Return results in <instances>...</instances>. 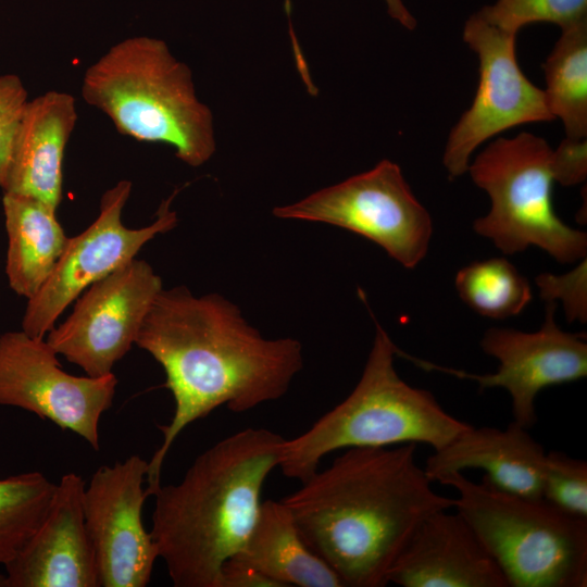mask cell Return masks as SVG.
<instances>
[{"label": "cell", "mask_w": 587, "mask_h": 587, "mask_svg": "<svg viewBox=\"0 0 587 587\" xmlns=\"http://www.w3.org/2000/svg\"><path fill=\"white\" fill-rule=\"evenodd\" d=\"M85 486L75 473L61 477L41 523L4 566L7 587H99L83 509Z\"/></svg>", "instance_id": "obj_15"}, {"label": "cell", "mask_w": 587, "mask_h": 587, "mask_svg": "<svg viewBox=\"0 0 587 587\" xmlns=\"http://www.w3.org/2000/svg\"><path fill=\"white\" fill-rule=\"evenodd\" d=\"M542 499L570 515L587 520V462L562 451L546 452Z\"/></svg>", "instance_id": "obj_25"}, {"label": "cell", "mask_w": 587, "mask_h": 587, "mask_svg": "<svg viewBox=\"0 0 587 587\" xmlns=\"http://www.w3.org/2000/svg\"><path fill=\"white\" fill-rule=\"evenodd\" d=\"M554 302H547L539 330L525 333L491 327L480 340L483 351L498 360L491 374H473L439 366L407 353L402 355L429 371L437 370L478 384L479 389L501 387L511 398L513 422L530 429L537 422L535 400L546 387L576 382L587 375V344L583 334L562 330L554 322Z\"/></svg>", "instance_id": "obj_13"}, {"label": "cell", "mask_w": 587, "mask_h": 587, "mask_svg": "<svg viewBox=\"0 0 587 587\" xmlns=\"http://www.w3.org/2000/svg\"><path fill=\"white\" fill-rule=\"evenodd\" d=\"M80 92L118 133L168 145L187 165L204 164L216 150L213 114L189 66L162 39L133 36L113 45L87 67Z\"/></svg>", "instance_id": "obj_4"}, {"label": "cell", "mask_w": 587, "mask_h": 587, "mask_svg": "<svg viewBox=\"0 0 587 587\" xmlns=\"http://www.w3.org/2000/svg\"><path fill=\"white\" fill-rule=\"evenodd\" d=\"M2 208L8 234L9 285L28 300L52 273L68 237L57 220V210L35 198L3 192Z\"/></svg>", "instance_id": "obj_20"}, {"label": "cell", "mask_w": 587, "mask_h": 587, "mask_svg": "<svg viewBox=\"0 0 587 587\" xmlns=\"http://www.w3.org/2000/svg\"><path fill=\"white\" fill-rule=\"evenodd\" d=\"M551 168L554 180L563 186L583 183L587 175L586 139L564 138L552 151Z\"/></svg>", "instance_id": "obj_28"}, {"label": "cell", "mask_w": 587, "mask_h": 587, "mask_svg": "<svg viewBox=\"0 0 587 587\" xmlns=\"http://www.w3.org/2000/svg\"><path fill=\"white\" fill-rule=\"evenodd\" d=\"M130 191L132 182L127 179L108 189L101 197L98 217L79 235L68 238L52 273L28 299L22 320L24 333L43 338L83 290L133 260L158 234L176 226L177 215L171 210L176 191L161 203L152 224L137 229L124 226L122 211Z\"/></svg>", "instance_id": "obj_10"}, {"label": "cell", "mask_w": 587, "mask_h": 587, "mask_svg": "<svg viewBox=\"0 0 587 587\" xmlns=\"http://www.w3.org/2000/svg\"><path fill=\"white\" fill-rule=\"evenodd\" d=\"M548 109L564 126L565 138L587 137V18L561 28L546 62Z\"/></svg>", "instance_id": "obj_21"}, {"label": "cell", "mask_w": 587, "mask_h": 587, "mask_svg": "<svg viewBox=\"0 0 587 587\" xmlns=\"http://www.w3.org/2000/svg\"><path fill=\"white\" fill-rule=\"evenodd\" d=\"M147 473L148 461L134 454L100 466L85 486V524L101 587H145L150 582L159 552L141 519L149 497Z\"/></svg>", "instance_id": "obj_14"}, {"label": "cell", "mask_w": 587, "mask_h": 587, "mask_svg": "<svg viewBox=\"0 0 587 587\" xmlns=\"http://www.w3.org/2000/svg\"><path fill=\"white\" fill-rule=\"evenodd\" d=\"M55 485L34 471L0 479V565L14 560L50 505Z\"/></svg>", "instance_id": "obj_23"}, {"label": "cell", "mask_w": 587, "mask_h": 587, "mask_svg": "<svg viewBox=\"0 0 587 587\" xmlns=\"http://www.w3.org/2000/svg\"><path fill=\"white\" fill-rule=\"evenodd\" d=\"M389 583L402 587H508L469 523L448 510L421 522L391 566Z\"/></svg>", "instance_id": "obj_16"}, {"label": "cell", "mask_w": 587, "mask_h": 587, "mask_svg": "<svg viewBox=\"0 0 587 587\" xmlns=\"http://www.w3.org/2000/svg\"><path fill=\"white\" fill-rule=\"evenodd\" d=\"M438 483L453 487V508L475 532L508 587H586L587 520L546 500L502 491L462 472Z\"/></svg>", "instance_id": "obj_6"}, {"label": "cell", "mask_w": 587, "mask_h": 587, "mask_svg": "<svg viewBox=\"0 0 587 587\" xmlns=\"http://www.w3.org/2000/svg\"><path fill=\"white\" fill-rule=\"evenodd\" d=\"M135 344L163 367L175 402L148 461L149 496L160 487L166 454L188 425L221 405L246 412L278 400L303 367L298 340L266 339L235 303L217 294L195 297L185 286L160 290Z\"/></svg>", "instance_id": "obj_1"}, {"label": "cell", "mask_w": 587, "mask_h": 587, "mask_svg": "<svg viewBox=\"0 0 587 587\" xmlns=\"http://www.w3.org/2000/svg\"><path fill=\"white\" fill-rule=\"evenodd\" d=\"M0 587H7L5 575L0 574Z\"/></svg>", "instance_id": "obj_31"}, {"label": "cell", "mask_w": 587, "mask_h": 587, "mask_svg": "<svg viewBox=\"0 0 587 587\" xmlns=\"http://www.w3.org/2000/svg\"><path fill=\"white\" fill-rule=\"evenodd\" d=\"M552 151L544 138L522 132L499 137L477 154L467 172L491 208L473 227L505 254L536 246L558 262L573 263L586 258L587 235L553 210Z\"/></svg>", "instance_id": "obj_7"}, {"label": "cell", "mask_w": 587, "mask_h": 587, "mask_svg": "<svg viewBox=\"0 0 587 587\" xmlns=\"http://www.w3.org/2000/svg\"><path fill=\"white\" fill-rule=\"evenodd\" d=\"M228 561L258 571L277 587H342L336 573L305 545L282 501L261 503L243 547Z\"/></svg>", "instance_id": "obj_19"}, {"label": "cell", "mask_w": 587, "mask_h": 587, "mask_svg": "<svg viewBox=\"0 0 587 587\" xmlns=\"http://www.w3.org/2000/svg\"><path fill=\"white\" fill-rule=\"evenodd\" d=\"M28 102L27 89L20 76L0 75V187L8 185L18 128Z\"/></svg>", "instance_id": "obj_26"}, {"label": "cell", "mask_w": 587, "mask_h": 587, "mask_svg": "<svg viewBox=\"0 0 587 587\" xmlns=\"http://www.w3.org/2000/svg\"><path fill=\"white\" fill-rule=\"evenodd\" d=\"M57 355L43 338L22 329L0 335V404L49 420L98 450L100 419L112 405L117 379L113 373L71 375Z\"/></svg>", "instance_id": "obj_11"}, {"label": "cell", "mask_w": 587, "mask_h": 587, "mask_svg": "<svg viewBox=\"0 0 587 587\" xmlns=\"http://www.w3.org/2000/svg\"><path fill=\"white\" fill-rule=\"evenodd\" d=\"M463 40L477 54L479 79L471 107L452 127L444 150L450 178L467 172L472 153L487 139L519 125L554 118L544 90L519 66L515 34L476 12L464 25Z\"/></svg>", "instance_id": "obj_9"}, {"label": "cell", "mask_w": 587, "mask_h": 587, "mask_svg": "<svg viewBox=\"0 0 587 587\" xmlns=\"http://www.w3.org/2000/svg\"><path fill=\"white\" fill-rule=\"evenodd\" d=\"M362 375L340 403L309 429L285 439L278 467L305 480L322 459L341 449L424 444L439 449L470 424L448 413L432 392L405 383L395 369L397 347L376 322Z\"/></svg>", "instance_id": "obj_5"}, {"label": "cell", "mask_w": 587, "mask_h": 587, "mask_svg": "<svg viewBox=\"0 0 587 587\" xmlns=\"http://www.w3.org/2000/svg\"><path fill=\"white\" fill-rule=\"evenodd\" d=\"M454 284L472 310L491 319L517 315L533 298L527 278L504 258L470 263L459 270Z\"/></svg>", "instance_id": "obj_22"}, {"label": "cell", "mask_w": 587, "mask_h": 587, "mask_svg": "<svg viewBox=\"0 0 587 587\" xmlns=\"http://www.w3.org/2000/svg\"><path fill=\"white\" fill-rule=\"evenodd\" d=\"M484 18L512 34L534 23L560 28L587 18V0H497L478 11Z\"/></svg>", "instance_id": "obj_24"}, {"label": "cell", "mask_w": 587, "mask_h": 587, "mask_svg": "<svg viewBox=\"0 0 587 587\" xmlns=\"http://www.w3.org/2000/svg\"><path fill=\"white\" fill-rule=\"evenodd\" d=\"M273 214L350 230L377 243L405 268H414L425 258L433 234L429 213L400 166L389 160L295 203L276 207Z\"/></svg>", "instance_id": "obj_8"}, {"label": "cell", "mask_w": 587, "mask_h": 587, "mask_svg": "<svg viewBox=\"0 0 587 587\" xmlns=\"http://www.w3.org/2000/svg\"><path fill=\"white\" fill-rule=\"evenodd\" d=\"M285 438L248 427L200 453L176 484L154 491L150 534L175 587H221L243 547Z\"/></svg>", "instance_id": "obj_3"}, {"label": "cell", "mask_w": 587, "mask_h": 587, "mask_svg": "<svg viewBox=\"0 0 587 587\" xmlns=\"http://www.w3.org/2000/svg\"><path fill=\"white\" fill-rule=\"evenodd\" d=\"M387 7L388 14L400 25L409 30H413L416 26V20L407 9L402 0H384Z\"/></svg>", "instance_id": "obj_30"}, {"label": "cell", "mask_w": 587, "mask_h": 587, "mask_svg": "<svg viewBox=\"0 0 587 587\" xmlns=\"http://www.w3.org/2000/svg\"><path fill=\"white\" fill-rule=\"evenodd\" d=\"M161 289L162 279L152 266L134 258L90 285L70 316L47 334L46 341L88 376L111 374L135 344Z\"/></svg>", "instance_id": "obj_12"}, {"label": "cell", "mask_w": 587, "mask_h": 587, "mask_svg": "<svg viewBox=\"0 0 587 587\" xmlns=\"http://www.w3.org/2000/svg\"><path fill=\"white\" fill-rule=\"evenodd\" d=\"M221 587H277L258 571L227 561L222 569Z\"/></svg>", "instance_id": "obj_29"}, {"label": "cell", "mask_w": 587, "mask_h": 587, "mask_svg": "<svg viewBox=\"0 0 587 587\" xmlns=\"http://www.w3.org/2000/svg\"><path fill=\"white\" fill-rule=\"evenodd\" d=\"M586 258L572 271L562 275L544 273L536 276L535 282L541 298L546 302L561 300L569 322L587 320V265Z\"/></svg>", "instance_id": "obj_27"}, {"label": "cell", "mask_w": 587, "mask_h": 587, "mask_svg": "<svg viewBox=\"0 0 587 587\" xmlns=\"http://www.w3.org/2000/svg\"><path fill=\"white\" fill-rule=\"evenodd\" d=\"M77 116L76 100L68 92L49 90L28 100L3 192L32 197L58 210L63 158Z\"/></svg>", "instance_id": "obj_18"}, {"label": "cell", "mask_w": 587, "mask_h": 587, "mask_svg": "<svg viewBox=\"0 0 587 587\" xmlns=\"http://www.w3.org/2000/svg\"><path fill=\"white\" fill-rule=\"evenodd\" d=\"M416 444L348 448L280 501L342 586L383 587L416 527L450 510L415 461Z\"/></svg>", "instance_id": "obj_2"}, {"label": "cell", "mask_w": 587, "mask_h": 587, "mask_svg": "<svg viewBox=\"0 0 587 587\" xmlns=\"http://www.w3.org/2000/svg\"><path fill=\"white\" fill-rule=\"evenodd\" d=\"M528 430L513 421L505 429L470 425L434 450L423 469L433 483L453 472L482 470L483 478L502 491L541 499L546 451Z\"/></svg>", "instance_id": "obj_17"}]
</instances>
